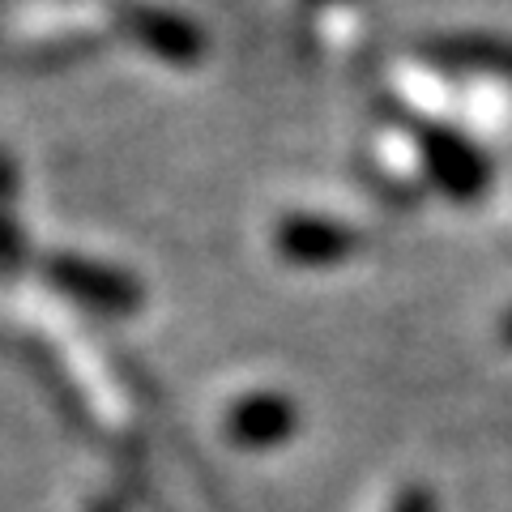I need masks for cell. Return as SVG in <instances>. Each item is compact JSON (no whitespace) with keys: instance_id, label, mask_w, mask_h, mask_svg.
<instances>
[{"instance_id":"obj_1","label":"cell","mask_w":512,"mask_h":512,"mask_svg":"<svg viewBox=\"0 0 512 512\" xmlns=\"http://www.w3.org/2000/svg\"><path fill=\"white\" fill-rule=\"evenodd\" d=\"M43 278L64 299L82 303L90 312H103V316H133L141 308V282L128 278L124 269L103 265V261H86V256H47Z\"/></svg>"},{"instance_id":"obj_2","label":"cell","mask_w":512,"mask_h":512,"mask_svg":"<svg viewBox=\"0 0 512 512\" xmlns=\"http://www.w3.org/2000/svg\"><path fill=\"white\" fill-rule=\"evenodd\" d=\"M274 244L291 265H338L346 256H355L359 235L333 218L291 214V218L278 222Z\"/></svg>"},{"instance_id":"obj_3","label":"cell","mask_w":512,"mask_h":512,"mask_svg":"<svg viewBox=\"0 0 512 512\" xmlns=\"http://www.w3.org/2000/svg\"><path fill=\"white\" fill-rule=\"evenodd\" d=\"M120 26H124V35L133 43H141L146 52H154L158 60H171V64H192V60H201V52H205L201 30L192 22H184L180 13H171V9L128 5L120 13Z\"/></svg>"},{"instance_id":"obj_4","label":"cell","mask_w":512,"mask_h":512,"mask_svg":"<svg viewBox=\"0 0 512 512\" xmlns=\"http://www.w3.org/2000/svg\"><path fill=\"white\" fill-rule=\"evenodd\" d=\"M299 410L282 393H248L227 410V440L239 448H278L295 436Z\"/></svg>"},{"instance_id":"obj_5","label":"cell","mask_w":512,"mask_h":512,"mask_svg":"<svg viewBox=\"0 0 512 512\" xmlns=\"http://www.w3.org/2000/svg\"><path fill=\"white\" fill-rule=\"evenodd\" d=\"M419 150L427 158V171L448 197H474L487 184V163L474 146H466L457 133H444V128L419 124Z\"/></svg>"},{"instance_id":"obj_6","label":"cell","mask_w":512,"mask_h":512,"mask_svg":"<svg viewBox=\"0 0 512 512\" xmlns=\"http://www.w3.org/2000/svg\"><path fill=\"white\" fill-rule=\"evenodd\" d=\"M440 64L457 69H487V73H512V47L500 39H444L427 47Z\"/></svg>"},{"instance_id":"obj_7","label":"cell","mask_w":512,"mask_h":512,"mask_svg":"<svg viewBox=\"0 0 512 512\" xmlns=\"http://www.w3.org/2000/svg\"><path fill=\"white\" fill-rule=\"evenodd\" d=\"M9 188H13V175L9 163L0 158V265H13L18 256V227H13V210H9Z\"/></svg>"},{"instance_id":"obj_8","label":"cell","mask_w":512,"mask_h":512,"mask_svg":"<svg viewBox=\"0 0 512 512\" xmlns=\"http://www.w3.org/2000/svg\"><path fill=\"white\" fill-rule=\"evenodd\" d=\"M389 512H436V500H431V491L410 487V491L397 495V504H393Z\"/></svg>"},{"instance_id":"obj_9","label":"cell","mask_w":512,"mask_h":512,"mask_svg":"<svg viewBox=\"0 0 512 512\" xmlns=\"http://www.w3.org/2000/svg\"><path fill=\"white\" fill-rule=\"evenodd\" d=\"M504 342L512 346V312H508V320H504Z\"/></svg>"}]
</instances>
